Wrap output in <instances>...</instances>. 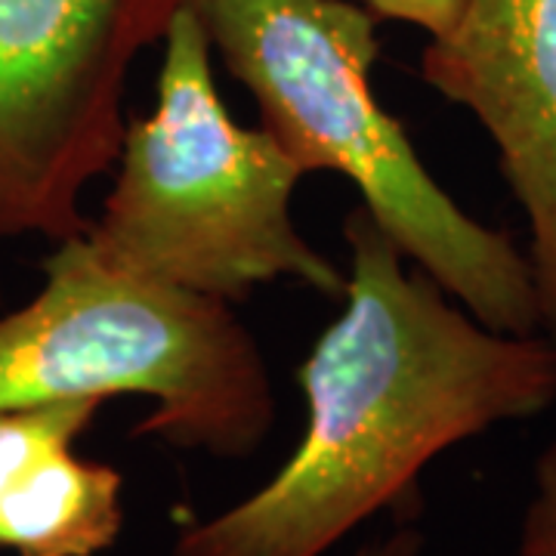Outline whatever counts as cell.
<instances>
[{
  "instance_id": "obj_6",
  "label": "cell",
  "mask_w": 556,
  "mask_h": 556,
  "mask_svg": "<svg viewBox=\"0 0 556 556\" xmlns=\"http://www.w3.org/2000/svg\"><path fill=\"white\" fill-rule=\"evenodd\" d=\"M420 78L479 121L529 223L541 331L556 340V0H464Z\"/></svg>"
},
{
  "instance_id": "obj_7",
  "label": "cell",
  "mask_w": 556,
  "mask_h": 556,
  "mask_svg": "<svg viewBox=\"0 0 556 556\" xmlns=\"http://www.w3.org/2000/svg\"><path fill=\"white\" fill-rule=\"evenodd\" d=\"M102 399L0 408V554L100 556L124 532L118 467L78 452Z\"/></svg>"
},
{
  "instance_id": "obj_1",
  "label": "cell",
  "mask_w": 556,
  "mask_h": 556,
  "mask_svg": "<svg viewBox=\"0 0 556 556\" xmlns=\"http://www.w3.org/2000/svg\"><path fill=\"white\" fill-rule=\"evenodd\" d=\"M340 313L298 368L306 424L257 492L179 529L170 556H325L457 442L556 402V340L482 325L362 204L343 217Z\"/></svg>"
},
{
  "instance_id": "obj_8",
  "label": "cell",
  "mask_w": 556,
  "mask_h": 556,
  "mask_svg": "<svg viewBox=\"0 0 556 556\" xmlns=\"http://www.w3.org/2000/svg\"><path fill=\"white\" fill-rule=\"evenodd\" d=\"M517 556H556V430L535 460L532 495L519 522Z\"/></svg>"
},
{
  "instance_id": "obj_5",
  "label": "cell",
  "mask_w": 556,
  "mask_h": 556,
  "mask_svg": "<svg viewBox=\"0 0 556 556\" xmlns=\"http://www.w3.org/2000/svg\"><path fill=\"white\" fill-rule=\"evenodd\" d=\"M186 0H0V241L84 236L118 161L124 90Z\"/></svg>"
},
{
  "instance_id": "obj_4",
  "label": "cell",
  "mask_w": 556,
  "mask_h": 556,
  "mask_svg": "<svg viewBox=\"0 0 556 556\" xmlns=\"http://www.w3.org/2000/svg\"><path fill=\"white\" fill-rule=\"evenodd\" d=\"M43 288L0 316V408L142 396L134 437L244 460L276 427L266 356L236 306L115 269L84 236L43 260Z\"/></svg>"
},
{
  "instance_id": "obj_3",
  "label": "cell",
  "mask_w": 556,
  "mask_h": 556,
  "mask_svg": "<svg viewBox=\"0 0 556 556\" xmlns=\"http://www.w3.org/2000/svg\"><path fill=\"white\" fill-rule=\"evenodd\" d=\"M211 56L186 0L161 38L155 109L127 121L118 174L84 239L127 276L229 306L273 281L343 298L346 273L291 214L306 170L266 127L229 115Z\"/></svg>"
},
{
  "instance_id": "obj_10",
  "label": "cell",
  "mask_w": 556,
  "mask_h": 556,
  "mask_svg": "<svg viewBox=\"0 0 556 556\" xmlns=\"http://www.w3.org/2000/svg\"><path fill=\"white\" fill-rule=\"evenodd\" d=\"M424 554V535L417 529L415 522L402 519L393 532L387 535L371 538L365 541L358 551H353V556H420Z\"/></svg>"
},
{
  "instance_id": "obj_9",
  "label": "cell",
  "mask_w": 556,
  "mask_h": 556,
  "mask_svg": "<svg viewBox=\"0 0 556 556\" xmlns=\"http://www.w3.org/2000/svg\"><path fill=\"white\" fill-rule=\"evenodd\" d=\"M460 3L464 0H362V7H368L378 20L408 22L430 38L442 35L457 20Z\"/></svg>"
},
{
  "instance_id": "obj_2",
  "label": "cell",
  "mask_w": 556,
  "mask_h": 556,
  "mask_svg": "<svg viewBox=\"0 0 556 556\" xmlns=\"http://www.w3.org/2000/svg\"><path fill=\"white\" fill-rule=\"evenodd\" d=\"M263 127L306 174L334 170L439 288L495 331L538 334L535 281L517 241L473 219L417 159L371 90L378 16L350 0H189Z\"/></svg>"
}]
</instances>
